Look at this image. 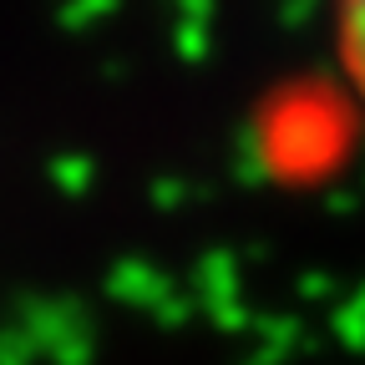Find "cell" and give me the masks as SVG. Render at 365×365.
<instances>
[{"mask_svg":"<svg viewBox=\"0 0 365 365\" xmlns=\"http://www.w3.org/2000/svg\"><path fill=\"white\" fill-rule=\"evenodd\" d=\"M0 365H36V350L26 345V335L16 325L0 330Z\"/></svg>","mask_w":365,"mask_h":365,"instance_id":"cell-10","label":"cell"},{"mask_svg":"<svg viewBox=\"0 0 365 365\" xmlns=\"http://www.w3.org/2000/svg\"><path fill=\"white\" fill-rule=\"evenodd\" d=\"M319 11H325V0H279V26L284 31H304Z\"/></svg>","mask_w":365,"mask_h":365,"instance_id":"cell-9","label":"cell"},{"mask_svg":"<svg viewBox=\"0 0 365 365\" xmlns=\"http://www.w3.org/2000/svg\"><path fill=\"white\" fill-rule=\"evenodd\" d=\"M107 294L122 299V304H132V309H143V314H153L163 330L188 325L193 309H198L193 294H182V284H173L168 274H158L148 259H122V264H112Z\"/></svg>","mask_w":365,"mask_h":365,"instance_id":"cell-2","label":"cell"},{"mask_svg":"<svg viewBox=\"0 0 365 365\" xmlns=\"http://www.w3.org/2000/svg\"><path fill=\"white\" fill-rule=\"evenodd\" d=\"M46 178H51V188L61 193V198H86L91 193V182H97V163H91L86 153H61L51 168H46Z\"/></svg>","mask_w":365,"mask_h":365,"instance_id":"cell-5","label":"cell"},{"mask_svg":"<svg viewBox=\"0 0 365 365\" xmlns=\"http://www.w3.org/2000/svg\"><path fill=\"white\" fill-rule=\"evenodd\" d=\"M193 304H203V314L218 330H244L249 325V304L239 289V254L228 249H208L198 259V294Z\"/></svg>","mask_w":365,"mask_h":365,"instance_id":"cell-3","label":"cell"},{"mask_svg":"<svg viewBox=\"0 0 365 365\" xmlns=\"http://www.w3.org/2000/svg\"><path fill=\"white\" fill-rule=\"evenodd\" d=\"M148 198H153V208H163V213H178V208H188V203L198 198V188H193V182H182V178H158Z\"/></svg>","mask_w":365,"mask_h":365,"instance_id":"cell-8","label":"cell"},{"mask_svg":"<svg viewBox=\"0 0 365 365\" xmlns=\"http://www.w3.org/2000/svg\"><path fill=\"white\" fill-rule=\"evenodd\" d=\"M112 16H122V0H61L56 6V26L66 36H86V31L107 26Z\"/></svg>","mask_w":365,"mask_h":365,"instance_id":"cell-6","label":"cell"},{"mask_svg":"<svg viewBox=\"0 0 365 365\" xmlns=\"http://www.w3.org/2000/svg\"><path fill=\"white\" fill-rule=\"evenodd\" d=\"M11 325L26 335L36 360H51V365H86L91 360V314L71 294H26V299H16Z\"/></svg>","mask_w":365,"mask_h":365,"instance_id":"cell-1","label":"cell"},{"mask_svg":"<svg viewBox=\"0 0 365 365\" xmlns=\"http://www.w3.org/2000/svg\"><path fill=\"white\" fill-rule=\"evenodd\" d=\"M304 340V325L299 319H264V325H254V355L249 365H284Z\"/></svg>","mask_w":365,"mask_h":365,"instance_id":"cell-4","label":"cell"},{"mask_svg":"<svg viewBox=\"0 0 365 365\" xmlns=\"http://www.w3.org/2000/svg\"><path fill=\"white\" fill-rule=\"evenodd\" d=\"M299 294H304V299H330V294H335V279H330V274H304V279H299Z\"/></svg>","mask_w":365,"mask_h":365,"instance_id":"cell-12","label":"cell"},{"mask_svg":"<svg viewBox=\"0 0 365 365\" xmlns=\"http://www.w3.org/2000/svg\"><path fill=\"white\" fill-rule=\"evenodd\" d=\"M173 51L182 66H203L213 56V21H173Z\"/></svg>","mask_w":365,"mask_h":365,"instance_id":"cell-7","label":"cell"},{"mask_svg":"<svg viewBox=\"0 0 365 365\" xmlns=\"http://www.w3.org/2000/svg\"><path fill=\"white\" fill-rule=\"evenodd\" d=\"M355 314H360V294H350L335 314V330H340V345H355Z\"/></svg>","mask_w":365,"mask_h":365,"instance_id":"cell-11","label":"cell"},{"mask_svg":"<svg viewBox=\"0 0 365 365\" xmlns=\"http://www.w3.org/2000/svg\"><path fill=\"white\" fill-rule=\"evenodd\" d=\"M168 6H178V0H168Z\"/></svg>","mask_w":365,"mask_h":365,"instance_id":"cell-13","label":"cell"}]
</instances>
